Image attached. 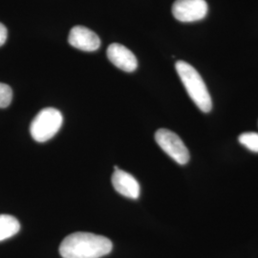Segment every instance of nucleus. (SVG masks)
<instances>
[{"label":"nucleus","instance_id":"1","mask_svg":"<svg viewBox=\"0 0 258 258\" xmlns=\"http://www.w3.org/2000/svg\"><path fill=\"white\" fill-rule=\"evenodd\" d=\"M113 244L107 237L90 232H75L60 244L62 258H101L107 255Z\"/></svg>","mask_w":258,"mask_h":258},{"label":"nucleus","instance_id":"2","mask_svg":"<svg viewBox=\"0 0 258 258\" xmlns=\"http://www.w3.org/2000/svg\"><path fill=\"white\" fill-rule=\"evenodd\" d=\"M175 68L190 99L200 110L209 113L212 108V98L198 71L184 60H178Z\"/></svg>","mask_w":258,"mask_h":258},{"label":"nucleus","instance_id":"3","mask_svg":"<svg viewBox=\"0 0 258 258\" xmlns=\"http://www.w3.org/2000/svg\"><path fill=\"white\" fill-rule=\"evenodd\" d=\"M63 122V117L60 111L47 107L40 111L30 126L32 138L38 143H44L53 138Z\"/></svg>","mask_w":258,"mask_h":258},{"label":"nucleus","instance_id":"4","mask_svg":"<svg viewBox=\"0 0 258 258\" xmlns=\"http://www.w3.org/2000/svg\"><path fill=\"white\" fill-rule=\"evenodd\" d=\"M155 141L168 156L179 165H185L189 161V151L184 142L174 132L161 128L155 133Z\"/></svg>","mask_w":258,"mask_h":258},{"label":"nucleus","instance_id":"5","mask_svg":"<svg viewBox=\"0 0 258 258\" xmlns=\"http://www.w3.org/2000/svg\"><path fill=\"white\" fill-rule=\"evenodd\" d=\"M208 3L206 0H176L172 5V15L181 22H194L206 18Z\"/></svg>","mask_w":258,"mask_h":258},{"label":"nucleus","instance_id":"6","mask_svg":"<svg viewBox=\"0 0 258 258\" xmlns=\"http://www.w3.org/2000/svg\"><path fill=\"white\" fill-rule=\"evenodd\" d=\"M68 42L71 46L84 52H94L101 46V39L98 35L84 26L72 28L68 37Z\"/></svg>","mask_w":258,"mask_h":258},{"label":"nucleus","instance_id":"7","mask_svg":"<svg viewBox=\"0 0 258 258\" xmlns=\"http://www.w3.org/2000/svg\"><path fill=\"white\" fill-rule=\"evenodd\" d=\"M107 57L113 64L124 72H134L138 67L135 55L120 43H112L107 48Z\"/></svg>","mask_w":258,"mask_h":258},{"label":"nucleus","instance_id":"8","mask_svg":"<svg viewBox=\"0 0 258 258\" xmlns=\"http://www.w3.org/2000/svg\"><path fill=\"white\" fill-rule=\"evenodd\" d=\"M112 184L117 192L130 199H138L141 187L134 176L120 168L115 169L112 175Z\"/></svg>","mask_w":258,"mask_h":258},{"label":"nucleus","instance_id":"9","mask_svg":"<svg viewBox=\"0 0 258 258\" xmlns=\"http://www.w3.org/2000/svg\"><path fill=\"white\" fill-rule=\"evenodd\" d=\"M20 230L19 220L8 214H0V241L16 235Z\"/></svg>","mask_w":258,"mask_h":258},{"label":"nucleus","instance_id":"10","mask_svg":"<svg viewBox=\"0 0 258 258\" xmlns=\"http://www.w3.org/2000/svg\"><path fill=\"white\" fill-rule=\"evenodd\" d=\"M240 144L252 152L258 153V133L246 132L238 138Z\"/></svg>","mask_w":258,"mask_h":258},{"label":"nucleus","instance_id":"11","mask_svg":"<svg viewBox=\"0 0 258 258\" xmlns=\"http://www.w3.org/2000/svg\"><path fill=\"white\" fill-rule=\"evenodd\" d=\"M13 100V90L9 85L0 83V108L8 107Z\"/></svg>","mask_w":258,"mask_h":258},{"label":"nucleus","instance_id":"12","mask_svg":"<svg viewBox=\"0 0 258 258\" xmlns=\"http://www.w3.org/2000/svg\"><path fill=\"white\" fill-rule=\"evenodd\" d=\"M8 37V31L7 28L5 27L1 22H0V47L4 45V43L7 40Z\"/></svg>","mask_w":258,"mask_h":258}]
</instances>
